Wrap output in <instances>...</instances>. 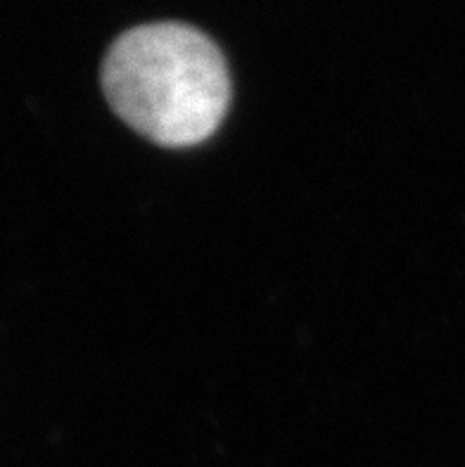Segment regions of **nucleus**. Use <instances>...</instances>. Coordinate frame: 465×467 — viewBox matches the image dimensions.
Masks as SVG:
<instances>
[{"instance_id": "obj_1", "label": "nucleus", "mask_w": 465, "mask_h": 467, "mask_svg": "<svg viewBox=\"0 0 465 467\" xmlns=\"http://www.w3.org/2000/svg\"><path fill=\"white\" fill-rule=\"evenodd\" d=\"M100 78L114 114L164 148H193L212 138L230 105L224 55L188 24L129 29L107 50Z\"/></svg>"}]
</instances>
